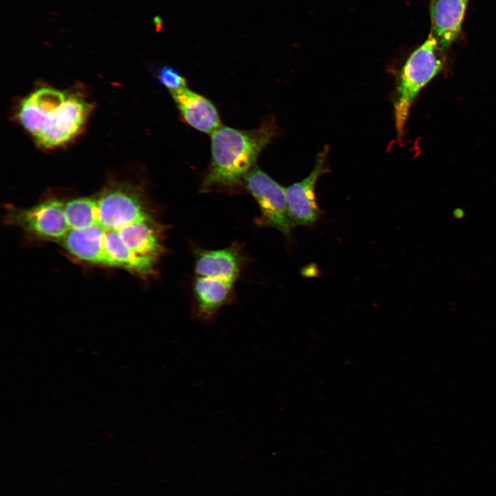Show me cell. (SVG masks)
I'll return each instance as SVG.
<instances>
[{
	"mask_svg": "<svg viewBox=\"0 0 496 496\" xmlns=\"http://www.w3.org/2000/svg\"><path fill=\"white\" fill-rule=\"evenodd\" d=\"M276 134L273 117L250 130L220 126L211 135V160L203 187H230L239 184Z\"/></svg>",
	"mask_w": 496,
	"mask_h": 496,
	"instance_id": "1",
	"label": "cell"
},
{
	"mask_svg": "<svg viewBox=\"0 0 496 496\" xmlns=\"http://www.w3.org/2000/svg\"><path fill=\"white\" fill-rule=\"evenodd\" d=\"M442 48L431 32L403 65L393 101L397 138H403L411 107L422 89L442 69Z\"/></svg>",
	"mask_w": 496,
	"mask_h": 496,
	"instance_id": "2",
	"label": "cell"
},
{
	"mask_svg": "<svg viewBox=\"0 0 496 496\" xmlns=\"http://www.w3.org/2000/svg\"><path fill=\"white\" fill-rule=\"evenodd\" d=\"M95 198L98 207L97 225L106 230L154 220L142 195L132 186L119 185L110 187Z\"/></svg>",
	"mask_w": 496,
	"mask_h": 496,
	"instance_id": "3",
	"label": "cell"
},
{
	"mask_svg": "<svg viewBox=\"0 0 496 496\" xmlns=\"http://www.w3.org/2000/svg\"><path fill=\"white\" fill-rule=\"evenodd\" d=\"M242 181L258 203L263 222L289 238L294 225L288 214L285 189L256 166Z\"/></svg>",
	"mask_w": 496,
	"mask_h": 496,
	"instance_id": "4",
	"label": "cell"
},
{
	"mask_svg": "<svg viewBox=\"0 0 496 496\" xmlns=\"http://www.w3.org/2000/svg\"><path fill=\"white\" fill-rule=\"evenodd\" d=\"M328 151L325 147L318 153L313 169L306 178L285 189L288 214L294 226H312L320 217L315 189L319 177L329 172Z\"/></svg>",
	"mask_w": 496,
	"mask_h": 496,
	"instance_id": "5",
	"label": "cell"
},
{
	"mask_svg": "<svg viewBox=\"0 0 496 496\" xmlns=\"http://www.w3.org/2000/svg\"><path fill=\"white\" fill-rule=\"evenodd\" d=\"M10 220L24 231L43 239L60 241L70 227L65 214V203L50 199L28 209H15Z\"/></svg>",
	"mask_w": 496,
	"mask_h": 496,
	"instance_id": "6",
	"label": "cell"
},
{
	"mask_svg": "<svg viewBox=\"0 0 496 496\" xmlns=\"http://www.w3.org/2000/svg\"><path fill=\"white\" fill-rule=\"evenodd\" d=\"M92 106L81 96L68 94L56 117L35 138L44 148H52L70 141L81 130Z\"/></svg>",
	"mask_w": 496,
	"mask_h": 496,
	"instance_id": "7",
	"label": "cell"
},
{
	"mask_svg": "<svg viewBox=\"0 0 496 496\" xmlns=\"http://www.w3.org/2000/svg\"><path fill=\"white\" fill-rule=\"evenodd\" d=\"M169 93L183 120L191 127L210 135L220 127L218 112L206 97L187 87Z\"/></svg>",
	"mask_w": 496,
	"mask_h": 496,
	"instance_id": "8",
	"label": "cell"
},
{
	"mask_svg": "<svg viewBox=\"0 0 496 496\" xmlns=\"http://www.w3.org/2000/svg\"><path fill=\"white\" fill-rule=\"evenodd\" d=\"M105 229L95 225L83 229H71L59 242L77 258L96 265L117 267L103 245Z\"/></svg>",
	"mask_w": 496,
	"mask_h": 496,
	"instance_id": "9",
	"label": "cell"
},
{
	"mask_svg": "<svg viewBox=\"0 0 496 496\" xmlns=\"http://www.w3.org/2000/svg\"><path fill=\"white\" fill-rule=\"evenodd\" d=\"M469 0H430L431 33L442 50L459 37Z\"/></svg>",
	"mask_w": 496,
	"mask_h": 496,
	"instance_id": "10",
	"label": "cell"
},
{
	"mask_svg": "<svg viewBox=\"0 0 496 496\" xmlns=\"http://www.w3.org/2000/svg\"><path fill=\"white\" fill-rule=\"evenodd\" d=\"M68 96L66 92L52 87L36 90L20 104L18 112L20 123L34 138L46 116L61 105Z\"/></svg>",
	"mask_w": 496,
	"mask_h": 496,
	"instance_id": "11",
	"label": "cell"
},
{
	"mask_svg": "<svg viewBox=\"0 0 496 496\" xmlns=\"http://www.w3.org/2000/svg\"><path fill=\"white\" fill-rule=\"evenodd\" d=\"M240 258L236 248L198 250L195 271L199 276L218 278L234 282L238 276Z\"/></svg>",
	"mask_w": 496,
	"mask_h": 496,
	"instance_id": "12",
	"label": "cell"
},
{
	"mask_svg": "<svg viewBox=\"0 0 496 496\" xmlns=\"http://www.w3.org/2000/svg\"><path fill=\"white\" fill-rule=\"evenodd\" d=\"M233 283L211 277L197 278L194 283L197 318L203 322L210 321L217 311L227 302Z\"/></svg>",
	"mask_w": 496,
	"mask_h": 496,
	"instance_id": "13",
	"label": "cell"
},
{
	"mask_svg": "<svg viewBox=\"0 0 496 496\" xmlns=\"http://www.w3.org/2000/svg\"><path fill=\"white\" fill-rule=\"evenodd\" d=\"M116 230L123 244L137 254L157 260L163 252L160 231L154 220L132 223Z\"/></svg>",
	"mask_w": 496,
	"mask_h": 496,
	"instance_id": "14",
	"label": "cell"
},
{
	"mask_svg": "<svg viewBox=\"0 0 496 496\" xmlns=\"http://www.w3.org/2000/svg\"><path fill=\"white\" fill-rule=\"evenodd\" d=\"M103 245L106 252L115 261L118 267L126 269L143 276L154 273L156 260L130 249L123 244L116 229L105 231Z\"/></svg>",
	"mask_w": 496,
	"mask_h": 496,
	"instance_id": "15",
	"label": "cell"
},
{
	"mask_svg": "<svg viewBox=\"0 0 496 496\" xmlns=\"http://www.w3.org/2000/svg\"><path fill=\"white\" fill-rule=\"evenodd\" d=\"M65 214L70 229H83L97 225L96 198L83 197L68 201L65 203Z\"/></svg>",
	"mask_w": 496,
	"mask_h": 496,
	"instance_id": "16",
	"label": "cell"
},
{
	"mask_svg": "<svg viewBox=\"0 0 496 496\" xmlns=\"http://www.w3.org/2000/svg\"><path fill=\"white\" fill-rule=\"evenodd\" d=\"M157 77L159 83L169 91L187 87L185 78L172 66L164 65L161 68Z\"/></svg>",
	"mask_w": 496,
	"mask_h": 496,
	"instance_id": "17",
	"label": "cell"
}]
</instances>
